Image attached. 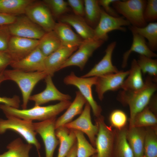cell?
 <instances>
[{"mask_svg":"<svg viewBox=\"0 0 157 157\" xmlns=\"http://www.w3.org/2000/svg\"><path fill=\"white\" fill-rule=\"evenodd\" d=\"M97 77H78L72 72L65 77L64 82L67 85L75 86L79 90V92L85 98L90 105L94 115L96 117L101 115L102 111L101 107L94 100L93 96L92 88L95 85Z\"/></svg>","mask_w":157,"mask_h":157,"instance_id":"52a82bcc","label":"cell"},{"mask_svg":"<svg viewBox=\"0 0 157 157\" xmlns=\"http://www.w3.org/2000/svg\"><path fill=\"white\" fill-rule=\"evenodd\" d=\"M71 103L69 100L63 101L54 105L46 106L35 105L30 108L22 109L1 104L0 109L6 117L13 116L32 122L34 120L42 121L56 117L67 109Z\"/></svg>","mask_w":157,"mask_h":157,"instance_id":"6da1fadb","label":"cell"},{"mask_svg":"<svg viewBox=\"0 0 157 157\" xmlns=\"http://www.w3.org/2000/svg\"><path fill=\"white\" fill-rule=\"evenodd\" d=\"M156 126L146 129L144 157H157V134Z\"/></svg>","mask_w":157,"mask_h":157,"instance_id":"836d02e7","label":"cell"},{"mask_svg":"<svg viewBox=\"0 0 157 157\" xmlns=\"http://www.w3.org/2000/svg\"><path fill=\"white\" fill-rule=\"evenodd\" d=\"M87 101L79 91L76 92V97L73 101L67 108L66 112L58 119H56L55 129L64 126L72 121L76 115L81 114Z\"/></svg>","mask_w":157,"mask_h":157,"instance_id":"7402d4cb","label":"cell"},{"mask_svg":"<svg viewBox=\"0 0 157 157\" xmlns=\"http://www.w3.org/2000/svg\"><path fill=\"white\" fill-rule=\"evenodd\" d=\"M111 127L120 130L124 128L127 121V116L123 111L115 110L110 113L109 117Z\"/></svg>","mask_w":157,"mask_h":157,"instance_id":"74e56055","label":"cell"},{"mask_svg":"<svg viewBox=\"0 0 157 157\" xmlns=\"http://www.w3.org/2000/svg\"><path fill=\"white\" fill-rule=\"evenodd\" d=\"M32 147V145L25 144L20 138H17L8 145L7 151L0 154V157H29Z\"/></svg>","mask_w":157,"mask_h":157,"instance_id":"4dcf8cb0","label":"cell"},{"mask_svg":"<svg viewBox=\"0 0 157 157\" xmlns=\"http://www.w3.org/2000/svg\"><path fill=\"white\" fill-rule=\"evenodd\" d=\"M137 63L142 73L148 74L156 82L157 79V60L144 56L139 55Z\"/></svg>","mask_w":157,"mask_h":157,"instance_id":"d590c367","label":"cell"},{"mask_svg":"<svg viewBox=\"0 0 157 157\" xmlns=\"http://www.w3.org/2000/svg\"><path fill=\"white\" fill-rule=\"evenodd\" d=\"M147 3L145 0H115L112 4L114 9L131 24L142 27L147 24L143 16Z\"/></svg>","mask_w":157,"mask_h":157,"instance_id":"5b68a950","label":"cell"},{"mask_svg":"<svg viewBox=\"0 0 157 157\" xmlns=\"http://www.w3.org/2000/svg\"><path fill=\"white\" fill-rule=\"evenodd\" d=\"M13 62L12 58L6 51H0V73H3Z\"/></svg>","mask_w":157,"mask_h":157,"instance_id":"b9f144b4","label":"cell"},{"mask_svg":"<svg viewBox=\"0 0 157 157\" xmlns=\"http://www.w3.org/2000/svg\"><path fill=\"white\" fill-rule=\"evenodd\" d=\"M115 0H99L98 2L100 6H102L104 11L108 15L115 17L120 16L119 14L110 5Z\"/></svg>","mask_w":157,"mask_h":157,"instance_id":"7bdbcfd3","label":"cell"},{"mask_svg":"<svg viewBox=\"0 0 157 157\" xmlns=\"http://www.w3.org/2000/svg\"><path fill=\"white\" fill-rule=\"evenodd\" d=\"M59 22L72 26L83 40L93 39L94 29L88 24L83 17L75 15H64L60 18Z\"/></svg>","mask_w":157,"mask_h":157,"instance_id":"ffe728a7","label":"cell"},{"mask_svg":"<svg viewBox=\"0 0 157 157\" xmlns=\"http://www.w3.org/2000/svg\"><path fill=\"white\" fill-rule=\"evenodd\" d=\"M6 119H0V134L7 131H13L21 135L27 143L36 147L38 157H41L39 150L41 145L36 138L32 121L25 120L13 116L6 117Z\"/></svg>","mask_w":157,"mask_h":157,"instance_id":"277c9868","label":"cell"},{"mask_svg":"<svg viewBox=\"0 0 157 157\" xmlns=\"http://www.w3.org/2000/svg\"><path fill=\"white\" fill-rule=\"evenodd\" d=\"M62 46L59 37L53 30L46 32L39 40L38 47L46 57L59 48Z\"/></svg>","mask_w":157,"mask_h":157,"instance_id":"f1b7e54d","label":"cell"},{"mask_svg":"<svg viewBox=\"0 0 157 157\" xmlns=\"http://www.w3.org/2000/svg\"><path fill=\"white\" fill-rule=\"evenodd\" d=\"M52 77L48 75L45 78L46 87L43 91L30 97L29 100L34 102L35 105L41 106L53 101H68L71 99L69 95L63 94L57 89L53 83Z\"/></svg>","mask_w":157,"mask_h":157,"instance_id":"e0dca14e","label":"cell"},{"mask_svg":"<svg viewBox=\"0 0 157 157\" xmlns=\"http://www.w3.org/2000/svg\"><path fill=\"white\" fill-rule=\"evenodd\" d=\"M91 109L90 105L87 102L80 116L74 121L63 126L68 129L79 131L85 134L91 144L95 147L98 127L97 124L94 125L92 122Z\"/></svg>","mask_w":157,"mask_h":157,"instance_id":"4fadbf2b","label":"cell"},{"mask_svg":"<svg viewBox=\"0 0 157 157\" xmlns=\"http://www.w3.org/2000/svg\"><path fill=\"white\" fill-rule=\"evenodd\" d=\"M16 16L0 13V26H8L15 20Z\"/></svg>","mask_w":157,"mask_h":157,"instance_id":"f6af8a7d","label":"cell"},{"mask_svg":"<svg viewBox=\"0 0 157 157\" xmlns=\"http://www.w3.org/2000/svg\"><path fill=\"white\" fill-rule=\"evenodd\" d=\"M129 73L121 87L123 90L129 92L137 91L142 89L145 84L142 72L135 59L131 63Z\"/></svg>","mask_w":157,"mask_h":157,"instance_id":"484cf974","label":"cell"},{"mask_svg":"<svg viewBox=\"0 0 157 157\" xmlns=\"http://www.w3.org/2000/svg\"><path fill=\"white\" fill-rule=\"evenodd\" d=\"M11 36L8 26H0V51H7Z\"/></svg>","mask_w":157,"mask_h":157,"instance_id":"ab89813d","label":"cell"},{"mask_svg":"<svg viewBox=\"0 0 157 157\" xmlns=\"http://www.w3.org/2000/svg\"><path fill=\"white\" fill-rule=\"evenodd\" d=\"M130 25L129 22L123 17L111 16L102 9L100 19L94 29L93 39L105 42L108 39L109 32L115 30L125 32L126 28L124 27Z\"/></svg>","mask_w":157,"mask_h":157,"instance_id":"ba28073f","label":"cell"},{"mask_svg":"<svg viewBox=\"0 0 157 157\" xmlns=\"http://www.w3.org/2000/svg\"><path fill=\"white\" fill-rule=\"evenodd\" d=\"M130 30L132 35V42L130 49L123 55L122 65L123 68L126 66L129 56L133 52L151 58L156 57L157 56L156 53L149 48L145 39L133 30Z\"/></svg>","mask_w":157,"mask_h":157,"instance_id":"44dd1931","label":"cell"},{"mask_svg":"<svg viewBox=\"0 0 157 157\" xmlns=\"http://www.w3.org/2000/svg\"><path fill=\"white\" fill-rule=\"evenodd\" d=\"M6 80L3 72L0 73V85L3 81Z\"/></svg>","mask_w":157,"mask_h":157,"instance_id":"7dc6e473","label":"cell"},{"mask_svg":"<svg viewBox=\"0 0 157 157\" xmlns=\"http://www.w3.org/2000/svg\"><path fill=\"white\" fill-rule=\"evenodd\" d=\"M84 12L88 24L94 29L100 19L102 9L98 0H84Z\"/></svg>","mask_w":157,"mask_h":157,"instance_id":"1f68e13d","label":"cell"},{"mask_svg":"<svg viewBox=\"0 0 157 157\" xmlns=\"http://www.w3.org/2000/svg\"><path fill=\"white\" fill-rule=\"evenodd\" d=\"M144 83V87L139 90L135 92L123 90L118 95L119 100L123 104L129 106L130 112L129 127L131 125L135 115L147 106L157 90L156 82L151 77L148 76Z\"/></svg>","mask_w":157,"mask_h":157,"instance_id":"7a4b0ae2","label":"cell"},{"mask_svg":"<svg viewBox=\"0 0 157 157\" xmlns=\"http://www.w3.org/2000/svg\"><path fill=\"white\" fill-rule=\"evenodd\" d=\"M55 133L60 143L57 157H66L76 142L74 131L63 126L56 129Z\"/></svg>","mask_w":157,"mask_h":157,"instance_id":"d4e9b609","label":"cell"},{"mask_svg":"<svg viewBox=\"0 0 157 157\" xmlns=\"http://www.w3.org/2000/svg\"><path fill=\"white\" fill-rule=\"evenodd\" d=\"M146 129L132 127L127 130L126 138L134 157H144V145Z\"/></svg>","mask_w":157,"mask_h":157,"instance_id":"cb8c5ba5","label":"cell"},{"mask_svg":"<svg viewBox=\"0 0 157 157\" xmlns=\"http://www.w3.org/2000/svg\"><path fill=\"white\" fill-rule=\"evenodd\" d=\"M101 40L94 39L83 40L78 49L72 54L62 66L60 69L68 67L75 66L82 70L88 60L96 49L104 43Z\"/></svg>","mask_w":157,"mask_h":157,"instance_id":"7c38bea8","label":"cell"},{"mask_svg":"<svg viewBox=\"0 0 157 157\" xmlns=\"http://www.w3.org/2000/svg\"><path fill=\"white\" fill-rule=\"evenodd\" d=\"M67 1L68 6L72 9L75 15L82 17L84 16V0H68Z\"/></svg>","mask_w":157,"mask_h":157,"instance_id":"60d3db41","label":"cell"},{"mask_svg":"<svg viewBox=\"0 0 157 157\" xmlns=\"http://www.w3.org/2000/svg\"><path fill=\"white\" fill-rule=\"evenodd\" d=\"M145 21L150 22H155L157 19V0H148L143 13Z\"/></svg>","mask_w":157,"mask_h":157,"instance_id":"f35d334b","label":"cell"},{"mask_svg":"<svg viewBox=\"0 0 157 157\" xmlns=\"http://www.w3.org/2000/svg\"><path fill=\"white\" fill-rule=\"evenodd\" d=\"M127 131L125 128L115 131L114 157H134L126 138Z\"/></svg>","mask_w":157,"mask_h":157,"instance_id":"83f0119b","label":"cell"},{"mask_svg":"<svg viewBox=\"0 0 157 157\" xmlns=\"http://www.w3.org/2000/svg\"><path fill=\"white\" fill-rule=\"evenodd\" d=\"M46 57L38 47L22 59L12 62L13 69L27 72L45 71Z\"/></svg>","mask_w":157,"mask_h":157,"instance_id":"2e32d148","label":"cell"},{"mask_svg":"<svg viewBox=\"0 0 157 157\" xmlns=\"http://www.w3.org/2000/svg\"><path fill=\"white\" fill-rule=\"evenodd\" d=\"M76 142L72 147L66 157H76Z\"/></svg>","mask_w":157,"mask_h":157,"instance_id":"bcb514c9","label":"cell"},{"mask_svg":"<svg viewBox=\"0 0 157 157\" xmlns=\"http://www.w3.org/2000/svg\"><path fill=\"white\" fill-rule=\"evenodd\" d=\"M53 30L60 39L62 46L78 47L83 41L66 23L60 22L56 23Z\"/></svg>","mask_w":157,"mask_h":157,"instance_id":"603a6c76","label":"cell"},{"mask_svg":"<svg viewBox=\"0 0 157 157\" xmlns=\"http://www.w3.org/2000/svg\"><path fill=\"white\" fill-rule=\"evenodd\" d=\"M39 40L11 36L7 52L12 58L13 62L24 58L38 46Z\"/></svg>","mask_w":157,"mask_h":157,"instance_id":"5bb4252c","label":"cell"},{"mask_svg":"<svg viewBox=\"0 0 157 157\" xmlns=\"http://www.w3.org/2000/svg\"><path fill=\"white\" fill-rule=\"evenodd\" d=\"M42 2L48 7L53 15L59 18L69 10L67 1L63 0H44Z\"/></svg>","mask_w":157,"mask_h":157,"instance_id":"8d00e7d4","label":"cell"},{"mask_svg":"<svg viewBox=\"0 0 157 157\" xmlns=\"http://www.w3.org/2000/svg\"><path fill=\"white\" fill-rule=\"evenodd\" d=\"M98 132L95 141L97 157H114L115 131L107 125L100 115L95 119Z\"/></svg>","mask_w":157,"mask_h":157,"instance_id":"8992f818","label":"cell"},{"mask_svg":"<svg viewBox=\"0 0 157 157\" xmlns=\"http://www.w3.org/2000/svg\"><path fill=\"white\" fill-rule=\"evenodd\" d=\"M34 0H0V13L15 16L25 14Z\"/></svg>","mask_w":157,"mask_h":157,"instance_id":"4316f807","label":"cell"},{"mask_svg":"<svg viewBox=\"0 0 157 157\" xmlns=\"http://www.w3.org/2000/svg\"><path fill=\"white\" fill-rule=\"evenodd\" d=\"M8 28L11 36L39 40L46 33L26 15L16 16Z\"/></svg>","mask_w":157,"mask_h":157,"instance_id":"9c48e42d","label":"cell"},{"mask_svg":"<svg viewBox=\"0 0 157 157\" xmlns=\"http://www.w3.org/2000/svg\"><path fill=\"white\" fill-rule=\"evenodd\" d=\"M6 80L14 81L18 85L22 94V109L27 108L32 92L36 85L48 75L45 71L27 72L13 69L3 72Z\"/></svg>","mask_w":157,"mask_h":157,"instance_id":"3957f363","label":"cell"},{"mask_svg":"<svg viewBox=\"0 0 157 157\" xmlns=\"http://www.w3.org/2000/svg\"><path fill=\"white\" fill-rule=\"evenodd\" d=\"M25 14L46 32L53 30L56 23L49 9L43 2L34 1L27 8Z\"/></svg>","mask_w":157,"mask_h":157,"instance_id":"30bf717a","label":"cell"},{"mask_svg":"<svg viewBox=\"0 0 157 157\" xmlns=\"http://www.w3.org/2000/svg\"><path fill=\"white\" fill-rule=\"evenodd\" d=\"M157 123V119L156 115L147 106L135 115L129 128L156 126Z\"/></svg>","mask_w":157,"mask_h":157,"instance_id":"d6a6232c","label":"cell"},{"mask_svg":"<svg viewBox=\"0 0 157 157\" xmlns=\"http://www.w3.org/2000/svg\"><path fill=\"white\" fill-rule=\"evenodd\" d=\"M76 139V157H91L97 154V150L87 141L83 133L74 130Z\"/></svg>","mask_w":157,"mask_h":157,"instance_id":"e575fe53","label":"cell"},{"mask_svg":"<svg viewBox=\"0 0 157 157\" xmlns=\"http://www.w3.org/2000/svg\"><path fill=\"white\" fill-rule=\"evenodd\" d=\"M20 100L19 97L15 96L12 97H1L0 96V103L7 105L13 107L19 108Z\"/></svg>","mask_w":157,"mask_h":157,"instance_id":"ee69618b","label":"cell"},{"mask_svg":"<svg viewBox=\"0 0 157 157\" xmlns=\"http://www.w3.org/2000/svg\"><path fill=\"white\" fill-rule=\"evenodd\" d=\"M129 73V71H119L97 77L96 91L98 98L102 100L104 93L108 91H115L121 88L122 85Z\"/></svg>","mask_w":157,"mask_h":157,"instance_id":"9a60e30c","label":"cell"},{"mask_svg":"<svg viewBox=\"0 0 157 157\" xmlns=\"http://www.w3.org/2000/svg\"><path fill=\"white\" fill-rule=\"evenodd\" d=\"M116 44L115 41L110 43L107 47L105 51V54L101 60L88 73L81 77L85 78L99 77L118 72L119 71L113 65L112 62V54Z\"/></svg>","mask_w":157,"mask_h":157,"instance_id":"ac0fdd59","label":"cell"},{"mask_svg":"<svg viewBox=\"0 0 157 157\" xmlns=\"http://www.w3.org/2000/svg\"><path fill=\"white\" fill-rule=\"evenodd\" d=\"M91 157H97V155L96 154H95L94 155L92 156Z\"/></svg>","mask_w":157,"mask_h":157,"instance_id":"c3c4849f","label":"cell"},{"mask_svg":"<svg viewBox=\"0 0 157 157\" xmlns=\"http://www.w3.org/2000/svg\"><path fill=\"white\" fill-rule=\"evenodd\" d=\"M78 47H69L62 46L54 52L46 57L45 71L48 75L52 76L57 71L60 69L72 53Z\"/></svg>","mask_w":157,"mask_h":157,"instance_id":"d6986e66","label":"cell"},{"mask_svg":"<svg viewBox=\"0 0 157 157\" xmlns=\"http://www.w3.org/2000/svg\"><path fill=\"white\" fill-rule=\"evenodd\" d=\"M56 117L38 122H33L35 132L41 137L44 143L45 157H53L54 151L59 144L56 135Z\"/></svg>","mask_w":157,"mask_h":157,"instance_id":"8fae6325","label":"cell"},{"mask_svg":"<svg viewBox=\"0 0 157 157\" xmlns=\"http://www.w3.org/2000/svg\"><path fill=\"white\" fill-rule=\"evenodd\" d=\"M129 29L140 35L148 41L147 45L153 51L157 49V22H149L144 27H137L131 26Z\"/></svg>","mask_w":157,"mask_h":157,"instance_id":"f546056e","label":"cell"}]
</instances>
